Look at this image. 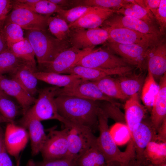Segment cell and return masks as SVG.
<instances>
[{
	"label": "cell",
	"instance_id": "obj_1",
	"mask_svg": "<svg viewBox=\"0 0 166 166\" xmlns=\"http://www.w3.org/2000/svg\"><path fill=\"white\" fill-rule=\"evenodd\" d=\"M55 100L59 114L64 119L88 128L93 132L98 129V101L64 95L56 97Z\"/></svg>",
	"mask_w": 166,
	"mask_h": 166
},
{
	"label": "cell",
	"instance_id": "obj_2",
	"mask_svg": "<svg viewBox=\"0 0 166 166\" xmlns=\"http://www.w3.org/2000/svg\"><path fill=\"white\" fill-rule=\"evenodd\" d=\"M98 129L99 135L97 137V144L103 154L107 166H129L135 158L133 143L130 141L124 151H121L113 140L109 132L108 117L99 107L98 110Z\"/></svg>",
	"mask_w": 166,
	"mask_h": 166
},
{
	"label": "cell",
	"instance_id": "obj_3",
	"mask_svg": "<svg viewBox=\"0 0 166 166\" xmlns=\"http://www.w3.org/2000/svg\"><path fill=\"white\" fill-rule=\"evenodd\" d=\"M25 38L34 51L38 66L52 61L61 51L66 49L67 43L49 34L46 30H26Z\"/></svg>",
	"mask_w": 166,
	"mask_h": 166
},
{
	"label": "cell",
	"instance_id": "obj_4",
	"mask_svg": "<svg viewBox=\"0 0 166 166\" xmlns=\"http://www.w3.org/2000/svg\"><path fill=\"white\" fill-rule=\"evenodd\" d=\"M67 128L68 150L65 157L77 160L92 146L97 143V137L86 127L67 121Z\"/></svg>",
	"mask_w": 166,
	"mask_h": 166
},
{
	"label": "cell",
	"instance_id": "obj_5",
	"mask_svg": "<svg viewBox=\"0 0 166 166\" xmlns=\"http://www.w3.org/2000/svg\"><path fill=\"white\" fill-rule=\"evenodd\" d=\"M58 87L53 86L38 90V98L28 111L41 121L56 120L64 123L65 119L59 114L55 100Z\"/></svg>",
	"mask_w": 166,
	"mask_h": 166
},
{
	"label": "cell",
	"instance_id": "obj_6",
	"mask_svg": "<svg viewBox=\"0 0 166 166\" xmlns=\"http://www.w3.org/2000/svg\"><path fill=\"white\" fill-rule=\"evenodd\" d=\"M93 50L92 48L80 49L72 46L59 53L52 61L38 66L40 70L45 72L65 74L75 66L84 56Z\"/></svg>",
	"mask_w": 166,
	"mask_h": 166
},
{
	"label": "cell",
	"instance_id": "obj_7",
	"mask_svg": "<svg viewBox=\"0 0 166 166\" xmlns=\"http://www.w3.org/2000/svg\"><path fill=\"white\" fill-rule=\"evenodd\" d=\"M76 97L94 101H103L117 106L113 99L104 94L93 81L80 78L72 85L66 87H58L56 96Z\"/></svg>",
	"mask_w": 166,
	"mask_h": 166
},
{
	"label": "cell",
	"instance_id": "obj_8",
	"mask_svg": "<svg viewBox=\"0 0 166 166\" xmlns=\"http://www.w3.org/2000/svg\"><path fill=\"white\" fill-rule=\"evenodd\" d=\"M124 58L116 55L110 50L99 48L83 57L75 65L98 69H111L129 66Z\"/></svg>",
	"mask_w": 166,
	"mask_h": 166
},
{
	"label": "cell",
	"instance_id": "obj_9",
	"mask_svg": "<svg viewBox=\"0 0 166 166\" xmlns=\"http://www.w3.org/2000/svg\"><path fill=\"white\" fill-rule=\"evenodd\" d=\"M49 15L40 14L26 8L13 6L5 23L12 22L26 30H46Z\"/></svg>",
	"mask_w": 166,
	"mask_h": 166
},
{
	"label": "cell",
	"instance_id": "obj_10",
	"mask_svg": "<svg viewBox=\"0 0 166 166\" xmlns=\"http://www.w3.org/2000/svg\"><path fill=\"white\" fill-rule=\"evenodd\" d=\"M108 33L107 41L122 44H135L153 47L160 41V38L143 34L126 28L118 27H102Z\"/></svg>",
	"mask_w": 166,
	"mask_h": 166
},
{
	"label": "cell",
	"instance_id": "obj_11",
	"mask_svg": "<svg viewBox=\"0 0 166 166\" xmlns=\"http://www.w3.org/2000/svg\"><path fill=\"white\" fill-rule=\"evenodd\" d=\"M67 128L51 129L41 152L44 160L65 158L68 152Z\"/></svg>",
	"mask_w": 166,
	"mask_h": 166
},
{
	"label": "cell",
	"instance_id": "obj_12",
	"mask_svg": "<svg viewBox=\"0 0 166 166\" xmlns=\"http://www.w3.org/2000/svg\"><path fill=\"white\" fill-rule=\"evenodd\" d=\"M101 26L102 27L126 28L143 34L154 36L160 38L162 36L158 27L156 25L151 24L135 18L125 16L116 13L107 19Z\"/></svg>",
	"mask_w": 166,
	"mask_h": 166
},
{
	"label": "cell",
	"instance_id": "obj_13",
	"mask_svg": "<svg viewBox=\"0 0 166 166\" xmlns=\"http://www.w3.org/2000/svg\"><path fill=\"white\" fill-rule=\"evenodd\" d=\"M156 130L152 126L150 121L144 118L138 127L131 133V140L134 146L136 161L135 166L144 164V151L148 144L156 141Z\"/></svg>",
	"mask_w": 166,
	"mask_h": 166
},
{
	"label": "cell",
	"instance_id": "obj_14",
	"mask_svg": "<svg viewBox=\"0 0 166 166\" xmlns=\"http://www.w3.org/2000/svg\"><path fill=\"white\" fill-rule=\"evenodd\" d=\"M74 30L73 32L70 34V41L72 46L78 49H93L107 41L108 39V32L103 28Z\"/></svg>",
	"mask_w": 166,
	"mask_h": 166
},
{
	"label": "cell",
	"instance_id": "obj_15",
	"mask_svg": "<svg viewBox=\"0 0 166 166\" xmlns=\"http://www.w3.org/2000/svg\"><path fill=\"white\" fill-rule=\"evenodd\" d=\"M110 50L126 60L130 65L142 68L151 49L154 47L135 44H122L108 42Z\"/></svg>",
	"mask_w": 166,
	"mask_h": 166
},
{
	"label": "cell",
	"instance_id": "obj_16",
	"mask_svg": "<svg viewBox=\"0 0 166 166\" xmlns=\"http://www.w3.org/2000/svg\"><path fill=\"white\" fill-rule=\"evenodd\" d=\"M20 122L22 127L28 131L31 153L35 156L41 152L46 138L43 127L41 121L28 110L23 115Z\"/></svg>",
	"mask_w": 166,
	"mask_h": 166
},
{
	"label": "cell",
	"instance_id": "obj_17",
	"mask_svg": "<svg viewBox=\"0 0 166 166\" xmlns=\"http://www.w3.org/2000/svg\"><path fill=\"white\" fill-rule=\"evenodd\" d=\"M4 138L7 152L16 158L25 148L29 138L25 128L16 125L14 122L7 125Z\"/></svg>",
	"mask_w": 166,
	"mask_h": 166
},
{
	"label": "cell",
	"instance_id": "obj_18",
	"mask_svg": "<svg viewBox=\"0 0 166 166\" xmlns=\"http://www.w3.org/2000/svg\"><path fill=\"white\" fill-rule=\"evenodd\" d=\"M116 10L113 9L93 7V8L74 22L69 24L70 29H92L101 26Z\"/></svg>",
	"mask_w": 166,
	"mask_h": 166
},
{
	"label": "cell",
	"instance_id": "obj_19",
	"mask_svg": "<svg viewBox=\"0 0 166 166\" xmlns=\"http://www.w3.org/2000/svg\"><path fill=\"white\" fill-rule=\"evenodd\" d=\"M0 88L8 96L15 98L22 108L23 115L35 102L36 98L31 96L16 81L0 75Z\"/></svg>",
	"mask_w": 166,
	"mask_h": 166
},
{
	"label": "cell",
	"instance_id": "obj_20",
	"mask_svg": "<svg viewBox=\"0 0 166 166\" xmlns=\"http://www.w3.org/2000/svg\"><path fill=\"white\" fill-rule=\"evenodd\" d=\"M130 66L111 69H98L76 65L68 70L65 74H73L81 78L91 81H95L107 76L120 75L132 71Z\"/></svg>",
	"mask_w": 166,
	"mask_h": 166
},
{
	"label": "cell",
	"instance_id": "obj_21",
	"mask_svg": "<svg viewBox=\"0 0 166 166\" xmlns=\"http://www.w3.org/2000/svg\"><path fill=\"white\" fill-rule=\"evenodd\" d=\"M124 108L125 124L131 134L145 118L146 109L141 103L138 93L129 97L126 101Z\"/></svg>",
	"mask_w": 166,
	"mask_h": 166
},
{
	"label": "cell",
	"instance_id": "obj_22",
	"mask_svg": "<svg viewBox=\"0 0 166 166\" xmlns=\"http://www.w3.org/2000/svg\"><path fill=\"white\" fill-rule=\"evenodd\" d=\"M38 71L36 66L25 63L11 74V79L19 84L31 96L34 97L38 93V79L34 73Z\"/></svg>",
	"mask_w": 166,
	"mask_h": 166
},
{
	"label": "cell",
	"instance_id": "obj_23",
	"mask_svg": "<svg viewBox=\"0 0 166 166\" xmlns=\"http://www.w3.org/2000/svg\"><path fill=\"white\" fill-rule=\"evenodd\" d=\"M148 71L155 79L166 73V44L160 41L151 50L147 57Z\"/></svg>",
	"mask_w": 166,
	"mask_h": 166
},
{
	"label": "cell",
	"instance_id": "obj_24",
	"mask_svg": "<svg viewBox=\"0 0 166 166\" xmlns=\"http://www.w3.org/2000/svg\"><path fill=\"white\" fill-rule=\"evenodd\" d=\"M158 91L156 95L151 110L150 121L157 130L166 118V73L160 79Z\"/></svg>",
	"mask_w": 166,
	"mask_h": 166
},
{
	"label": "cell",
	"instance_id": "obj_25",
	"mask_svg": "<svg viewBox=\"0 0 166 166\" xmlns=\"http://www.w3.org/2000/svg\"><path fill=\"white\" fill-rule=\"evenodd\" d=\"M145 78L142 73H136L131 71L119 75L116 79L123 93L129 97L138 94L141 90Z\"/></svg>",
	"mask_w": 166,
	"mask_h": 166
},
{
	"label": "cell",
	"instance_id": "obj_26",
	"mask_svg": "<svg viewBox=\"0 0 166 166\" xmlns=\"http://www.w3.org/2000/svg\"><path fill=\"white\" fill-rule=\"evenodd\" d=\"M144 156L143 166L148 164L158 165L166 162V142H150L144 151Z\"/></svg>",
	"mask_w": 166,
	"mask_h": 166
},
{
	"label": "cell",
	"instance_id": "obj_27",
	"mask_svg": "<svg viewBox=\"0 0 166 166\" xmlns=\"http://www.w3.org/2000/svg\"><path fill=\"white\" fill-rule=\"evenodd\" d=\"M34 74L38 80L60 88L69 86L81 78L73 74H62L39 71L34 72Z\"/></svg>",
	"mask_w": 166,
	"mask_h": 166
},
{
	"label": "cell",
	"instance_id": "obj_28",
	"mask_svg": "<svg viewBox=\"0 0 166 166\" xmlns=\"http://www.w3.org/2000/svg\"><path fill=\"white\" fill-rule=\"evenodd\" d=\"M128 3L116 13L125 16H131L143 21L148 23L155 25L156 21L152 13L136 3L134 0H128Z\"/></svg>",
	"mask_w": 166,
	"mask_h": 166
},
{
	"label": "cell",
	"instance_id": "obj_29",
	"mask_svg": "<svg viewBox=\"0 0 166 166\" xmlns=\"http://www.w3.org/2000/svg\"><path fill=\"white\" fill-rule=\"evenodd\" d=\"M93 81L104 94L111 98L126 100L129 97L123 93L116 79L111 76Z\"/></svg>",
	"mask_w": 166,
	"mask_h": 166
},
{
	"label": "cell",
	"instance_id": "obj_30",
	"mask_svg": "<svg viewBox=\"0 0 166 166\" xmlns=\"http://www.w3.org/2000/svg\"><path fill=\"white\" fill-rule=\"evenodd\" d=\"M78 166H107L105 158L97 143L77 160Z\"/></svg>",
	"mask_w": 166,
	"mask_h": 166
},
{
	"label": "cell",
	"instance_id": "obj_31",
	"mask_svg": "<svg viewBox=\"0 0 166 166\" xmlns=\"http://www.w3.org/2000/svg\"><path fill=\"white\" fill-rule=\"evenodd\" d=\"M8 47L15 56L23 61L36 66L34 51L30 42L25 37L21 41L9 45Z\"/></svg>",
	"mask_w": 166,
	"mask_h": 166
},
{
	"label": "cell",
	"instance_id": "obj_32",
	"mask_svg": "<svg viewBox=\"0 0 166 166\" xmlns=\"http://www.w3.org/2000/svg\"><path fill=\"white\" fill-rule=\"evenodd\" d=\"M159 89V85L152 75L148 71L141 89V98L145 106L150 110H151L155 97Z\"/></svg>",
	"mask_w": 166,
	"mask_h": 166
},
{
	"label": "cell",
	"instance_id": "obj_33",
	"mask_svg": "<svg viewBox=\"0 0 166 166\" xmlns=\"http://www.w3.org/2000/svg\"><path fill=\"white\" fill-rule=\"evenodd\" d=\"M25 63L7 49L0 53V75L13 74Z\"/></svg>",
	"mask_w": 166,
	"mask_h": 166
},
{
	"label": "cell",
	"instance_id": "obj_34",
	"mask_svg": "<svg viewBox=\"0 0 166 166\" xmlns=\"http://www.w3.org/2000/svg\"><path fill=\"white\" fill-rule=\"evenodd\" d=\"M48 26L51 33L56 39L64 41L70 34L69 24L58 15L50 16L48 21Z\"/></svg>",
	"mask_w": 166,
	"mask_h": 166
},
{
	"label": "cell",
	"instance_id": "obj_35",
	"mask_svg": "<svg viewBox=\"0 0 166 166\" xmlns=\"http://www.w3.org/2000/svg\"><path fill=\"white\" fill-rule=\"evenodd\" d=\"M1 31L7 42L8 46L21 41L25 38L22 29L14 23H4Z\"/></svg>",
	"mask_w": 166,
	"mask_h": 166
},
{
	"label": "cell",
	"instance_id": "obj_36",
	"mask_svg": "<svg viewBox=\"0 0 166 166\" xmlns=\"http://www.w3.org/2000/svg\"><path fill=\"white\" fill-rule=\"evenodd\" d=\"M109 129L113 140L117 146L128 143L131 140L130 132L125 124L116 122Z\"/></svg>",
	"mask_w": 166,
	"mask_h": 166
},
{
	"label": "cell",
	"instance_id": "obj_37",
	"mask_svg": "<svg viewBox=\"0 0 166 166\" xmlns=\"http://www.w3.org/2000/svg\"><path fill=\"white\" fill-rule=\"evenodd\" d=\"M17 6L26 8L40 14L49 16L54 13H57L60 10L63 9L61 7L52 2L49 0H39L38 1L34 4Z\"/></svg>",
	"mask_w": 166,
	"mask_h": 166
},
{
	"label": "cell",
	"instance_id": "obj_38",
	"mask_svg": "<svg viewBox=\"0 0 166 166\" xmlns=\"http://www.w3.org/2000/svg\"><path fill=\"white\" fill-rule=\"evenodd\" d=\"M93 7L84 5L79 6L67 10L61 9L57 13L58 16L69 24L77 20Z\"/></svg>",
	"mask_w": 166,
	"mask_h": 166
},
{
	"label": "cell",
	"instance_id": "obj_39",
	"mask_svg": "<svg viewBox=\"0 0 166 166\" xmlns=\"http://www.w3.org/2000/svg\"><path fill=\"white\" fill-rule=\"evenodd\" d=\"M19 113L18 106L9 97L0 96V113L2 116L14 122Z\"/></svg>",
	"mask_w": 166,
	"mask_h": 166
},
{
	"label": "cell",
	"instance_id": "obj_40",
	"mask_svg": "<svg viewBox=\"0 0 166 166\" xmlns=\"http://www.w3.org/2000/svg\"><path fill=\"white\" fill-rule=\"evenodd\" d=\"M84 5L117 10L128 3V0H86Z\"/></svg>",
	"mask_w": 166,
	"mask_h": 166
},
{
	"label": "cell",
	"instance_id": "obj_41",
	"mask_svg": "<svg viewBox=\"0 0 166 166\" xmlns=\"http://www.w3.org/2000/svg\"><path fill=\"white\" fill-rule=\"evenodd\" d=\"M27 166H78L77 161L65 157L59 159L35 162L30 160Z\"/></svg>",
	"mask_w": 166,
	"mask_h": 166
},
{
	"label": "cell",
	"instance_id": "obj_42",
	"mask_svg": "<svg viewBox=\"0 0 166 166\" xmlns=\"http://www.w3.org/2000/svg\"><path fill=\"white\" fill-rule=\"evenodd\" d=\"M100 107L103 110L108 118L113 119L116 122L125 124L124 116H123L121 111L117 108V106L109 102L105 101Z\"/></svg>",
	"mask_w": 166,
	"mask_h": 166
},
{
	"label": "cell",
	"instance_id": "obj_43",
	"mask_svg": "<svg viewBox=\"0 0 166 166\" xmlns=\"http://www.w3.org/2000/svg\"><path fill=\"white\" fill-rule=\"evenodd\" d=\"M160 32L162 36L166 28V0H160L158 7L153 14Z\"/></svg>",
	"mask_w": 166,
	"mask_h": 166
},
{
	"label": "cell",
	"instance_id": "obj_44",
	"mask_svg": "<svg viewBox=\"0 0 166 166\" xmlns=\"http://www.w3.org/2000/svg\"><path fill=\"white\" fill-rule=\"evenodd\" d=\"M13 6V0H0V30L3 28L5 20Z\"/></svg>",
	"mask_w": 166,
	"mask_h": 166
},
{
	"label": "cell",
	"instance_id": "obj_45",
	"mask_svg": "<svg viewBox=\"0 0 166 166\" xmlns=\"http://www.w3.org/2000/svg\"><path fill=\"white\" fill-rule=\"evenodd\" d=\"M135 1L153 14L158 7L160 0H135Z\"/></svg>",
	"mask_w": 166,
	"mask_h": 166
},
{
	"label": "cell",
	"instance_id": "obj_46",
	"mask_svg": "<svg viewBox=\"0 0 166 166\" xmlns=\"http://www.w3.org/2000/svg\"><path fill=\"white\" fill-rule=\"evenodd\" d=\"M156 141L166 142V118H165L156 131Z\"/></svg>",
	"mask_w": 166,
	"mask_h": 166
},
{
	"label": "cell",
	"instance_id": "obj_47",
	"mask_svg": "<svg viewBox=\"0 0 166 166\" xmlns=\"http://www.w3.org/2000/svg\"><path fill=\"white\" fill-rule=\"evenodd\" d=\"M0 166H14L6 151L0 153Z\"/></svg>",
	"mask_w": 166,
	"mask_h": 166
},
{
	"label": "cell",
	"instance_id": "obj_48",
	"mask_svg": "<svg viewBox=\"0 0 166 166\" xmlns=\"http://www.w3.org/2000/svg\"><path fill=\"white\" fill-rule=\"evenodd\" d=\"M8 49L7 42L0 30V53Z\"/></svg>",
	"mask_w": 166,
	"mask_h": 166
},
{
	"label": "cell",
	"instance_id": "obj_49",
	"mask_svg": "<svg viewBox=\"0 0 166 166\" xmlns=\"http://www.w3.org/2000/svg\"><path fill=\"white\" fill-rule=\"evenodd\" d=\"M6 151L5 146L4 133L2 129L0 130V153Z\"/></svg>",
	"mask_w": 166,
	"mask_h": 166
},
{
	"label": "cell",
	"instance_id": "obj_50",
	"mask_svg": "<svg viewBox=\"0 0 166 166\" xmlns=\"http://www.w3.org/2000/svg\"><path fill=\"white\" fill-rule=\"evenodd\" d=\"M50 1L62 7V6H64L67 4L68 1L63 0H49Z\"/></svg>",
	"mask_w": 166,
	"mask_h": 166
},
{
	"label": "cell",
	"instance_id": "obj_51",
	"mask_svg": "<svg viewBox=\"0 0 166 166\" xmlns=\"http://www.w3.org/2000/svg\"><path fill=\"white\" fill-rule=\"evenodd\" d=\"M14 122L11 121L4 117L0 113V124H1L3 123H13ZM2 129V128L0 126V130Z\"/></svg>",
	"mask_w": 166,
	"mask_h": 166
},
{
	"label": "cell",
	"instance_id": "obj_52",
	"mask_svg": "<svg viewBox=\"0 0 166 166\" xmlns=\"http://www.w3.org/2000/svg\"><path fill=\"white\" fill-rule=\"evenodd\" d=\"M143 166H166V162L158 165H154L151 164H148Z\"/></svg>",
	"mask_w": 166,
	"mask_h": 166
},
{
	"label": "cell",
	"instance_id": "obj_53",
	"mask_svg": "<svg viewBox=\"0 0 166 166\" xmlns=\"http://www.w3.org/2000/svg\"><path fill=\"white\" fill-rule=\"evenodd\" d=\"M0 96H3L9 97V96L6 94L0 88Z\"/></svg>",
	"mask_w": 166,
	"mask_h": 166
},
{
	"label": "cell",
	"instance_id": "obj_54",
	"mask_svg": "<svg viewBox=\"0 0 166 166\" xmlns=\"http://www.w3.org/2000/svg\"><path fill=\"white\" fill-rule=\"evenodd\" d=\"M129 166H135L134 165H130Z\"/></svg>",
	"mask_w": 166,
	"mask_h": 166
}]
</instances>
